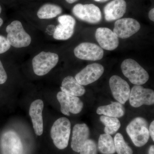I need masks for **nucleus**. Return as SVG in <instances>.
Wrapping results in <instances>:
<instances>
[{
  "label": "nucleus",
  "instance_id": "f257e3e1",
  "mask_svg": "<svg viewBox=\"0 0 154 154\" xmlns=\"http://www.w3.org/2000/svg\"><path fill=\"white\" fill-rule=\"evenodd\" d=\"M126 132L135 146L142 147L149 138V125L145 119L136 117L130 122L126 127Z\"/></svg>",
  "mask_w": 154,
  "mask_h": 154
},
{
  "label": "nucleus",
  "instance_id": "f03ea898",
  "mask_svg": "<svg viewBox=\"0 0 154 154\" xmlns=\"http://www.w3.org/2000/svg\"><path fill=\"white\" fill-rule=\"evenodd\" d=\"M71 133V122L66 117L56 120L51 130V136L54 145L60 149L66 148L68 145Z\"/></svg>",
  "mask_w": 154,
  "mask_h": 154
},
{
  "label": "nucleus",
  "instance_id": "7ed1b4c3",
  "mask_svg": "<svg viewBox=\"0 0 154 154\" xmlns=\"http://www.w3.org/2000/svg\"><path fill=\"white\" fill-rule=\"evenodd\" d=\"M121 69L125 76L134 85H141L148 81V73L137 62L132 59H127L121 64Z\"/></svg>",
  "mask_w": 154,
  "mask_h": 154
},
{
  "label": "nucleus",
  "instance_id": "20e7f679",
  "mask_svg": "<svg viewBox=\"0 0 154 154\" xmlns=\"http://www.w3.org/2000/svg\"><path fill=\"white\" fill-rule=\"evenodd\" d=\"M6 30L8 33L7 39L13 47L17 48L26 47L31 43V37L24 30L20 21H13L7 26Z\"/></svg>",
  "mask_w": 154,
  "mask_h": 154
},
{
  "label": "nucleus",
  "instance_id": "39448f33",
  "mask_svg": "<svg viewBox=\"0 0 154 154\" xmlns=\"http://www.w3.org/2000/svg\"><path fill=\"white\" fill-rule=\"evenodd\" d=\"M59 56L57 54L42 51L32 60V66L34 73L38 76L47 74L57 65Z\"/></svg>",
  "mask_w": 154,
  "mask_h": 154
},
{
  "label": "nucleus",
  "instance_id": "423d86ee",
  "mask_svg": "<svg viewBox=\"0 0 154 154\" xmlns=\"http://www.w3.org/2000/svg\"><path fill=\"white\" fill-rule=\"evenodd\" d=\"M72 12L80 20L92 24L99 23L102 19L100 9L94 4H77L73 8Z\"/></svg>",
  "mask_w": 154,
  "mask_h": 154
},
{
  "label": "nucleus",
  "instance_id": "0eeeda50",
  "mask_svg": "<svg viewBox=\"0 0 154 154\" xmlns=\"http://www.w3.org/2000/svg\"><path fill=\"white\" fill-rule=\"evenodd\" d=\"M0 146L2 154H22L23 145L19 135L14 131L4 133L1 137Z\"/></svg>",
  "mask_w": 154,
  "mask_h": 154
},
{
  "label": "nucleus",
  "instance_id": "6e6552de",
  "mask_svg": "<svg viewBox=\"0 0 154 154\" xmlns=\"http://www.w3.org/2000/svg\"><path fill=\"white\" fill-rule=\"evenodd\" d=\"M129 99L130 104L133 107H138L143 105H153L154 104V92L151 89L135 85L131 89Z\"/></svg>",
  "mask_w": 154,
  "mask_h": 154
},
{
  "label": "nucleus",
  "instance_id": "1a4fd4ad",
  "mask_svg": "<svg viewBox=\"0 0 154 154\" xmlns=\"http://www.w3.org/2000/svg\"><path fill=\"white\" fill-rule=\"evenodd\" d=\"M57 100L60 105V110L64 115L70 116V113L78 114L82 110L84 104L77 96H72L62 92L57 95Z\"/></svg>",
  "mask_w": 154,
  "mask_h": 154
},
{
  "label": "nucleus",
  "instance_id": "9d476101",
  "mask_svg": "<svg viewBox=\"0 0 154 154\" xmlns=\"http://www.w3.org/2000/svg\"><path fill=\"white\" fill-rule=\"evenodd\" d=\"M76 57L83 60L96 61L102 59L104 51L98 45L91 42H83L74 50Z\"/></svg>",
  "mask_w": 154,
  "mask_h": 154
},
{
  "label": "nucleus",
  "instance_id": "9b49d317",
  "mask_svg": "<svg viewBox=\"0 0 154 154\" xmlns=\"http://www.w3.org/2000/svg\"><path fill=\"white\" fill-rule=\"evenodd\" d=\"M109 86L114 99L122 104L128 100L131 90L128 83L118 75H114L110 78Z\"/></svg>",
  "mask_w": 154,
  "mask_h": 154
},
{
  "label": "nucleus",
  "instance_id": "f8f14e48",
  "mask_svg": "<svg viewBox=\"0 0 154 154\" xmlns=\"http://www.w3.org/2000/svg\"><path fill=\"white\" fill-rule=\"evenodd\" d=\"M59 24L56 27L53 37L57 40H65L70 38L73 34L76 21L70 15H64L58 18Z\"/></svg>",
  "mask_w": 154,
  "mask_h": 154
},
{
  "label": "nucleus",
  "instance_id": "ddd939ff",
  "mask_svg": "<svg viewBox=\"0 0 154 154\" xmlns=\"http://www.w3.org/2000/svg\"><path fill=\"white\" fill-rule=\"evenodd\" d=\"M104 72V67L99 63L89 64L78 73L75 79L79 84L86 86L99 79Z\"/></svg>",
  "mask_w": 154,
  "mask_h": 154
},
{
  "label": "nucleus",
  "instance_id": "4468645a",
  "mask_svg": "<svg viewBox=\"0 0 154 154\" xmlns=\"http://www.w3.org/2000/svg\"><path fill=\"white\" fill-rule=\"evenodd\" d=\"M140 28V24L135 19L123 18L115 22L113 32L118 38L124 39L134 35Z\"/></svg>",
  "mask_w": 154,
  "mask_h": 154
},
{
  "label": "nucleus",
  "instance_id": "2eb2a0df",
  "mask_svg": "<svg viewBox=\"0 0 154 154\" xmlns=\"http://www.w3.org/2000/svg\"><path fill=\"white\" fill-rule=\"evenodd\" d=\"M95 36L99 45L103 49L113 51L118 47V37L109 28H98L96 30Z\"/></svg>",
  "mask_w": 154,
  "mask_h": 154
},
{
  "label": "nucleus",
  "instance_id": "dca6fc26",
  "mask_svg": "<svg viewBox=\"0 0 154 154\" xmlns=\"http://www.w3.org/2000/svg\"><path fill=\"white\" fill-rule=\"evenodd\" d=\"M44 103L41 99H37L31 103L29 109V115L31 118L34 132L37 136L43 133V122L42 111Z\"/></svg>",
  "mask_w": 154,
  "mask_h": 154
},
{
  "label": "nucleus",
  "instance_id": "f3484780",
  "mask_svg": "<svg viewBox=\"0 0 154 154\" xmlns=\"http://www.w3.org/2000/svg\"><path fill=\"white\" fill-rule=\"evenodd\" d=\"M90 129L85 123L77 124L74 126L71 142V148L74 151L80 152L83 146L89 139Z\"/></svg>",
  "mask_w": 154,
  "mask_h": 154
},
{
  "label": "nucleus",
  "instance_id": "a211bd4d",
  "mask_svg": "<svg viewBox=\"0 0 154 154\" xmlns=\"http://www.w3.org/2000/svg\"><path fill=\"white\" fill-rule=\"evenodd\" d=\"M127 5L125 0H113L104 9L105 19L108 22L120 19L126 12Z\"/></svg>",
  "mask_w": 154,
  "mask_h": 154
},
{
  "label": "nucleus",
  "instance_id": "6ab92c4d",
  "mask_svg": "<svg viewBox=\"0 0 154 154\" xmlns=\"http://www.w3.org/2000/svg\"><path fill=\"white\" fill-rule=\"evenodd\" d=\"M60 89L61 92L77 97L82 96L86 92L83 86L79 84L72 76H68L63 79Z\"/></svg>",
  "mask_w": 154,
  "mask_h": 154
},
{
  "label": "nucleus",
  "instance_id": "aec40b11",
  "mask_svg": "<svg viewBox=\"0 0 154 154\" xmlns=\"http://www.w3.org/2000/svg\"><path fill=\"white\" fill-rule=\"evenodd\" d=\"M96 113L99 115L103 114L106 116L118 118L124 115L125 109L123 104L119 102H112L110 105L98 107Z\"/></svg>",
  "mask_w": 154,
  "mask_h": 154
},
{
  "label": "nucleus",
  "instance_id": "412c9836",
  "mask_svg": "<svg viewBox=\"0 0 154 154\" xmlns=\"http://www.w3.org/2000/svg\"><path fill=\"white\" fill-rule=\"evenodd\" d=\"M98 146L99 151L102 154H113L116 152L113 139L107 134L100 135Z\"/></svg>",
  "mask_w": 154,
  "mask_h": 154
},
{
  "label": "nucleus",
  "instance_id": "4be33fe9",
  "mask_svg": "<svg viewBox=\"0 0 154 154\" xmlns=\"http://www.w3.org/2000/svg\"><path fill=\"white\" fill-rule=\"evenodd\" d=\"M62 9L60 6L53 4H46L42 6L37 12V16L40 19H50L61 14Z\"/></svg>",
  "mask_w": 154,
  "mask_h": 154
},
{
  "label": "nucleus",
  "instance_id": "5701e85b",
  "mask_svg": "<svg viewBox=\"0 0 154 154\" xmlns=\"http://www.w3.org/2000/svg\"><path fill=\"white\" fill-rule=\"evenodd\" d=\"M100 120L105 125L104 131L107 134H114L118 131L121 127L120 121L118 118L115 117L102 115L100 116Z\"/></svg>",
  "mask_w": 154,
  "mask_h": 154
},
{
  "label": "nucleus",
  "instance_id": "b1692460",
  "mask_svg": "<svg viewBox=\"0 0 154 154\" xmlns=\"http://www.w3.org/2000/svg\"><path fill=\"white\" fill-rule=\"evenodd\" d=\"M114 145L116 152L118 154H133V150L125 140L122 135L119 133L114 137Z\"/></svg>",
  "mask_w": 154,
  "mask_h": 154
},
{
  "label": "nucleus",
  "instance_id": "393cba45",
  "mask_svg": "<svg viewBox=\"0 0 154 154\" xmlns=\"http://www.w3.org/2000/svg\"><path fill=\"white\" fill-rule=\"evenodd\" d=\"M80 154H97V148L95 141L88 139L83 146Z\"/></svg>",
  "mask_w": 154,
  "mask_h": 154
},
{
  "label": "nucleus",
  "instance_id": "a878e982",
  "mask_svg": "<svg viewBox=\"0 0 154 154\" xmlns=\"http://www.w3.org/2000/svg\"><path fill=\"white\" fill-rule=\"evenodd\" d=\"M11 46L7 38L0 35V54L7 52L11 48Z\"/></svg>",
  "mask_w": 154,
  "mask_h": 154
},
{
  "label": "nucleus",
  "instance_id": "bb28decb",
  "mask_svg": "<svg viewBox=\"0 0 154 154\" xmlns=\"http://www.w3.org/2000/svg\"><path fill=\"white\" fill-rule=\"evenodd\" d=\"M8 79V75L2 63L0 60V85L4 84L6 82Z\"/></svg>",
  "mask_w": 154,
  "mask_h": 154
},
{
  "label": "nucleus",
  "instance_id": "cd10ccee",
  "mask_svg": "<svg viewBox=\"0 0 154 154\" xmlns=\"http://www.w3.org/2000/svg\"><path fill=\"white\" fill-rule=\"evenodd\" d=\"M149 134L151 137L153 141H154V121L152 122L149 128Z\"/></svg>",
  "mask_w": 154,
  "mask_h": 154
},
{
  "label": "nucleus",
  "instance_id": "c85d7f7f",
  "mask_svg": "<svg viewBox=\"0 0 154 154\" xmlns=\"http://www.w3.org/2000/svg\"><path fill=\"white\" fill-rule=\"evenodd\" d=\"M149 17L151 21H154V9L152 8L150 11L149 13Z\"/></svg>",
  "mask_w": 154,
  "mask_h": 154
},
{
  "label": "nucleus",
  "instance_id": "c756f323",
  "mask_svg": "<svg viewBox=\"0 0 154 154\" xmlns=\"http://www.w3.org/2000/svg\"><path fill=\"white\" fill-rule=\"evenodd\" d=\"M149 154H154V146L152 145L150 146L149 149Z\"/></svg>",
  "mask_w": 154,
  "mask_h": 154
},
{
  "label": "nucleus",
  "instance_id": "7c9ffc66",
  "mask_svg": "<svg viewBox=\"0 0 154 154\" xmlns=\"http://www.w3.org/2000/svg\"><path fill=\"white\" fill-rule=\"evenodd\" d=\"M1 12H2V7H1V5H0V14H1ZM3 19H2V18H1V17H0V27L2 26V25H3Z\"/></svg>",
  "mask_w": 154,
  "mask_h": 154
},
{
  "label": "nucleus",
  "instance_id": "2f4dec72",
  "mask_svg": "<svg viewBox=\"0 0 154 154\" xmlns=\"http://www.w3.org/2000/svg\"><path fill=\"white\" fill-rule=\"evenodd\" d=\"M77 1L78 0H66L67 2L69 3V4H72V3L75 2Z\"/></svg>",
  "mask_w": 154,
  "mask_h": 154
},
{
  "label": "nucleus",
  "instance_id": "473e14b6",
  "mask_svg": "<svg viewBox=\"0 0 154 154\" xmlns=\"http://www.w3.org/2000/svg\"><path fill=\"white\" fill-rule=\"evenodd\" d=\"M97 2H107L109 0H94Z\"/></svg>",
  "mask_w": 154,
  "mask_h": 154
}]
</instances>
